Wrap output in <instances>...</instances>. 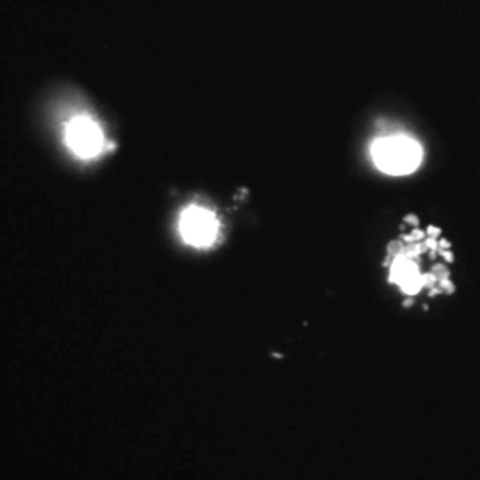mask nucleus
Returning a JSON list of instances; mask_svg holds the SVG:
<instances>
[{
    "label": "nucleus",
    "mask_w": 480,
    "mask_h": 480,
    "mask_svg": "<svg viewBox=\"0 0 480 480\" xmlns=\"http://www.w3.org/2000/svg\"><path fill=\"white\" fill-rule=\"evenodd\" d=\"M392 281L402 286L404 292L407 294H416L418 290L429 281L425 280V276L420 274L416 263L406 256H398L395 263L392 267Z\"/></svg>",
    "instance_id": "obj_4"
},
{
    "label": "nucleus",
    "mask_w": 480,
    "mask_h": 480,
    "mask_svg": "<svg viewBox=\"0 0 480 480\" xmlns=\"http://www.w3.org/2000/svg\"><path fill=\"white\" fill-rule=\"evenodd\" d=\"M181 239L192 247H210L219 233V222L214 212L203 206H189L180 219Z\"/></svg>",
    "instance_id": "obj_3"
},
{
    "label": "nucleus",
    "mask_w": 480,
    "mask_h": 480,
    "mask_svg": "<svg viewBox=\"0 0 480 480\" xmlns=\"http://www.w3.org/2000/svg\"><path fill=\"white\" fill-rule=\"evenodd\" d=\"M372 157L381 171L400 176L409 175L420 166L421 148L416 141L404 135L384 137L373 142Z\"/></svg>",
    "instance_id": "obj_1"
},
{
    "label": "nucleus",
    "mask_w": 480,
    "mask_h": 480,
    "mask_svg": "<svg viewBox=\"0 0 480 480\" xmlns=\"http://www.w3.org/2000/svg\"><path fill=\"white\" fill-rule=\"evenodd\" d=\"M66 144L79 158H94L102 153L105 139L94 119L89 116H75L66 125Z\"/></svg>",
    "instance_id": "obj_2"
}]
</instances>
